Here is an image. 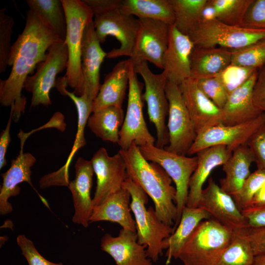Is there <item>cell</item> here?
<instances>
[{"instance_id":"cell-1","label":"cell","mask_w":265,"mask_h":265,"mask_svg":"<svg viewBox=\"0 0 265 265\" xmlns=\"http://www.w3.org/2000/svg\"><path fill=\"white\" fill-rule=\"evenodd\" d=\"M60 41H63L37 14L29 9L27 11L24 28L10 52L11 72L6 80L0 81V104L10 106L14 122L25 112L26 101L22 91L26 78L46 59L49 48Z\"/></svg>"},{"instance_id":"cell-2","label":"cell","mask_w":265,"mask_h":265,"mask_svg":"<svg viewBox=\"0 0 265 265\" xmlns=\"http://www.w3.org/2000/svg\"><path fill=\"white\" fill-rule=\"evenodd\" d=\"M118 153L125 161L128 177L153 200L159 218L168 225H175L178 215L176 189L166 171L158 164L146 160L134 143Z\"/></svg>"},{"instance_id":"cell-3","label":"cell","mask_w":265,"mask_h":265,"mask_svg":"<svg viewBox=\"0 0 265 265\" xmlns=\"http://www.w3.org/2000/svg\"><path fill=\"white\" fill-rule=\"evenodd\" d=\"M93 13V25L100 42L108 36L114 37L120 46L107 53L106 57H130L139 27L138 19L120 10L121 0H83Z\"/></svg>"},{"instance_id":"cell-4","label":"cell","mask_w":265,"mask_h":265,"mask_svg":"<svg viewBox=\"0 0 265 265\" xmlns=\"http://www.w3.org/2000/svg\"><path fill=\"white\" fill-rule=\"evenodd\" d=\"M123 187L131 195L130 207L135 218L138 242L146 247L149 258L156 262L164 249V240L175 229L163 223L158 216L155 208H146L147 194L130 178L128 177Z\"/></svg>"},{"instance_id":"cell-5","label":"cell","mask_w":265,"mask_h":265,"mask_svg":"<svg viewBox=\"0 0 265 265\" xmlns=\"http://www.w3.org/2000/svg\"><path fill=\"white\" fill-rule=\"evenodd\" d=\"M67 23L64 41L67 46L68 59L66 73L59 78L65 86L74 89L78 96L83 95L81 70V50L83 34L86 26L93 20V13L83 0H61Z\"/></svg>"},{"instance_id":"cell-6","label":"cell","mask_w":265,"mask_h":265,"mask_svg":"<svg viewBox=\"0 0 265 265\" xmlns=\"http://www.w3.org/2000/svg\"><path fill=\"white\" fill-rule=\"evenodd\" d=\"M234 231L212 217L203 220L185 242L178 259L184 265H215L230 243Z\"/></svg>"},{"instance_id":"cell-7","label":"cell","mask_w":265,"mask_h":265,"mask_svg":"<svg viewBox=\"0 0 265 265\" xmlns=\"http://www.w3.org/2000/svg\"><path fill=\"white\" fill-rule=\"evenodd\" d=\"M195 47L230 50L245 47L265 38V30L230 26L216 19L201 20L188 34Z\"/></svg>"},{"instance_id":"cell-8","label":"cell","mask_w":265,"mask_h":265,"mask_svg":"<svg viewBox=\"0 0 265 265\" xmlns=\"http://www.w3.org/2000/svg\"><path fill=\"white\" fill-rule=\"evenodd\" d=\"M139 148L143 157L148 161L159 165L175 185L178 212L177 221L174 225L176 229L180 222L182 210L186 205L189 181L196 168L198 157L178 155L158 148L155 145Z\"/></svg>"},{"instance_id":"cell-9","label":"cell","mask_w":265,"mask_h":265,"mask_svg":"<svg viewBox=\"0 0 265 265\" xmlns=\"http://www.w3.org/2000/svg\"><path fill=\"white\" fill-rule=\"evenodd\" d=\"M68 53L64 41L52 45L49 49L46 59L39 63L36 71L26 78L24 88L31 93V107L52 104L50 93L55 87L57 75L66 69Z\"/></svg>"},{"instance_id":"cell-10","label":"cell","mask_w":265,"mask_h":265,"mask_svg":"<svg viewBox=\"0 0 265 265\" xmlns=\"http://www.w3.org/2000/svg\"><path fill=\"white\" fill-rule=\"evenodd\" d=\"M134 69L144 80L145 92L142 94V98L147 103L150 121L154 124L156 129V146L164 148L168 145L169 141L168 129L165 124L169 110L165 91L167 82L165 75L163 72L159 74L153 73L146 61L136 65Z\"/></svg>"},{"instance_id":"cell-11","label":"cell","mask_w":265,"mask_h":265,"mask_svg":"<svg viewBox=\"0 0 265 265\" xmlns=\"http://www.w3.org/2000/svg\"><path fill=\"white\" fill-rule=\"evenodd\" d=\"M131 62L128 103L124 120L120 131L118 145L126 150L134 143L139 147L155 145V138L150 133L143 113V83L137 77Z\"/></svg>"},{"instance_id":"cell-12","label":"cell","mask_w":265,"mask_h":265,"mask_svg":"<svg viewBox=\"0 0 265 265\" xmlns=\"http://www.w3.org/2000/svg\"><path fill=\"white\" fill-rule=\"evenodd\" d=\"M165 91L169 103L167 127L169 141L168 145L164 149L172 153L186 156L197 133L185 105L179 85L167 81Z\"/></svg>"},{"instance_id":"cell-13","label":"cell","mask_w":265,"mask_h":265,"mask_svg":"<svg viewBox=\"0 0 265 265\" xmlns=\"http://www.w3.org/2000/svg\"><path fill=\"white\" fill-rule=\"evenodd\" d=\"M138 19L139 27L129 59L134 67L146 61L162 69L163 57L169 42L170 25L156 20Z\"/></svg>"},{"instance_id":"cell-14","label":"cell","mask_w":265,"mask_h":265,"mask_svg":"<svg viewBox=\"0 0 265 265\" xmlns=\"http://www.w3.org/2000/svg\"><path fill=\"white\" fill-rule=\"evenodd\" d=\"M265 124V113L246 122L235 125H215L197 133L187 155L192 156L205 149L224 145L232 152L246 144L252 134Z\"/></svg>"},{"instance_id":"cell-15","label":"cell","mask_w":265,"mask_h":265,"mask_svg":"<svg viewBox=\"0 0 265 265\" xmlns=\"http://www.w3.org/2000/svg\"><path fill=\"white\" fill-rule=\"evenodd\" d=\"M91 161L97 178L92 199L93 209L108 196L122 188L128 176L125 161L118 152L110 156L106 150L102 147L94 153Z\"/></svg>"},{"instance_id":"cell-16","label":"cell","mask_w":265,"mask_h":265,"mask_svg":"<svg viewBox=\"0 0 265 265\" xmlns=\"http://www.w3.org/2000/svg\"><path fill=\"white\" fill-rule=\"evenodd\" d=\"M198 207L208 212L211 217L234 230L248 227L246 219L233 198L212 178L202 191Z\"/></svg>"},{"instance_id":"cell-17","label":"cell","mask_w":265,"mask_h":265,"mask_svg":"<svg viewBox=\"0 0 265 265\" xmlns=\"http://www.w3.org/2000/svg\"><path fill=\"white\" fill-rule=\"evenodd\" d=\"M179 87L197 133L223 124L222 110L204 93L195 79L190 78Z\"/></svg>"},{"instance_id":"cell-18","label":"cell","mask_w":265,"mask_h":265,"mask_svg":"<svg viewBox=\"0 0 265 265\" xmlns=\"http://www.w3.org/2000/svg\"><path fill=\"white\" fill-rule=\"evenodd\" d=\"M194 47L188 35L173 25L170 26L168 45L163 59L162 69L167 81L179 85L190 78V59Z\"/></svg>"},{"instance_id":"cell-19","label":"cell","mask_w":265,"mask_h":265,"mask_svg":"<svg viewBox=\"0 0 265 265\" xmlns=\"http://www.w3.org/2000/svg\"><path fill=\"white\" fill-rule=\"evenodd\" d=\"M100 44L92 21L84 29L81 50L82 95L92 101H94L99 92L101 86L100 68L107 55V53L103 50Z\"/></svg>"},{"instance_id":"cell-20","label":"cell","mask_w":265,"mask_h":265,"mask_svg":"<svg viewBox=\"0 0 265 265\" xmlns=\"http://www.w3.org/2000/svg\"><path fill=\"white\" fill-rule=\"evenodd\" d=\"M101 248L116 265H152L146 247L138 242L136 232L122 228L116 237L106 234L101 238Z\"/></svg>"},{"instance_id":"cell-21","label":"cell","mask_w":265,"mask_h":265,"mask_svg":"<svg viewBox=\"0 0 265 265\" xmlns=\"http://www.w3.org/2000/svg\"><path fill=\"white\" fill-rule=\"evenodd\" d=\"M75 168V179L68 186L75 209L72 221L87 228L93 211L91 190L94 172L91 160L82 157L78 158Z\"/></svg>"},{"instance_id":"cell-22","label":"cell","mask_w":265,"mask_h":265,"mask_svg":"<svg viewBox=\"0 0 265 265\" xmlns=\"http://www.w3.org/2000/svg\"><path fill=\"white\" fill-rule=\"evenodd\" d=\"M60 93L69 97L74 103L78 113L77 132L72 149L64 165L57 171L51 173L43 177V181L47 187L52 186H68L69 182V169L75 154L80 149L84 146L86 140L84 130L88 119L92 112L93 101L82 95L78 96L73 92L63 88Z\"/></svg>"},{"instance_id":"cell-23","label":"cell","mask_w":265,"mask_h":265,"mask_svg":"<svg viewBox=\"0 0 265 265\" xmlns=\"http://www.w3.org/2000/svg\"><path fill=\"white\" fill-rule=\"evenodd\" d=\"M24 142V140H21L19 154L15 159L12 160L10 168L1 175L2 183L0 190V214L1 215L12 212L8 199L19 194L20 188L18 185L20 184L27 182L34 189L31 180V168L36 159L31 153L23 152Z\"/></svg>"},{"instance_id":"cell-24","label":"cell","mask_w":265,"mask_h":265,"mask_svg":"<svg viewBox=\"0 0 265 265\" xmlns=\"http://www.w3.org/2000/svg\"><path fill=\"white\" fill-rule=\"evenodd\" d=\"M258 70L229 94L226 104L221 109L223 124L235 125L242 124L256 118L263 113L256 106L253 99Z\"/></svg>"},{"instance_id":"cell-25","label":"cell","mask_w":265,"mask_h":265,"mask_svg":"<svg viewBox=\"0 0 265 265\" xmlns=\"http://www.w3.org/2000/svg\"><path fill=\"white\" fill-rule=\"evenodd\" d=\"M232 153L226 146L217 145L205 149L196 154L198 162L190 179L186 206L198 207L206 181L212 170L216 167L222 165L231 156Z\"/></svg>"},{"instance_id":"cell-26","label":"cell","mask_w":265,"mask_h":265,"mask_svg":"<svg viewBox=\"0 0 265 265\" xmlns=\"http://www.w3.org/2000/svg\"><path fill=\"white\" fill-rule=\"evenodd\" d=\"M129 59L118 62L105 78L93 103L92 113L108 106L122 107L129 81Z\"/></svg>"},{"instance_id":"cell-27","label":"cell","mask_w":265,"mask_h":265,"mask_svg":"<svg viewBox=\"0 0 265 265\" xmlns=\"http://www.w3.org/2000/svg\"><path fill=\"white\" fill-rule=\"evenodd\" d=\"M130 198L129 192L123 187L111 194L93 208L89 223L109 221L136 232L135 222L131 212Z\"/></svg>"},{"instance_id":"cell-28","label":"cell","mask_w":265,"mask_h":265,"mask_svg":"<svg viewBox=\"0 0 265 265\" xmlns=\"http://www.w3.org/2000/svg\"><path fill=\"white\" fill-rule=\"evenodd\" d=\"M232 50L221 47H194L190 59L191 78L216 76L231 63Z\"/></svg>"},{"instance_id":"cell-29","label":"cell","mask_w":265,"mask_h":265,"mask_svg":"<svg viewBox=\"0 0 265 265\" xmlns=\"http://www.w3.org/2000/svg\"><path fill=\"white\" fill-rule=\"evenodd\" d=\"M254 162L253 155L246 144L236 149L222 165L225 176L220 180L221 189L233 198L237 195L250 175V167Z\"/></svg>"},{"instance_id":"cell-30","label":"cell","mask_w":265,"mask_h":265,"mask_svg":"<svg viewBox=\"0 0 265 265\" xmlns=\"http://www.w3.org/2000/svg\"><path fill=\"white\" fill-rule=\"evenodd\" d=\"M211 218L210 214L201 207L185 206L182 212L180 222L173 234L164 241L166 265L173 258L177 259L185 242L202 221Z\"/></svg>"},{"instance_id":"cell-31","label":"cell","mask_w":265,"mask_h":265,"mask_svg":"<svg viewBox=\"0 0 265 265\" xmlns=\"http://www.w3.org/2000/svg\"><path fill=\"white\" fill-rule=\"evenodd\" d=\"M124 118L122 107L108 106L93 112L87 124L97 137L104 141L118 144Z\"/></svg>"},{"instance_id":"cell-32","label":"cell","mask_w":265,"mask_h":265,"mask_svg":"<svg viewBox=\"0 0 265 265\" xmlns=\"http://www.w3.org/2000/svg\"><path fill=\"white\" fill-rule=\"evenodd\" d=\"M120 10L137 19L158 20L170 26L175 22L174 12L168 0H122Z\"/></svg>"},{"instance_id":"cell-33","label":"cell","mask_w":265,"mask_h":265,"mask_svg":"<svg viewBox=\"0 0 265 265\" xmlns=\"http://www.w3.org/2000/svg\"><path fill=\"white\" fill-rule=\"evenodd\" d=\"M255 255L248 227L234 231L232 240L215 265H252Z\"/></svg>"},{"instance_id":"cell-34","label":"cell","mask_w":265,"mask_h":265,"mask_svg":"<svg viewBox=\"0 0 265 265\" xmlns=\"http://www.w3.org/2000/svg\"><path fill=\"white\" fill-rule=\"evenodd\" d=\"M26 2L29 10L37 14L64 41L67 23L61 0H26Z\"/></svg>"},{"instance_id":"cell-35","label":"cell","mask_w":265,"mask_h":265,"mask_svg":"<svg viewBox=\"0 0 265 265\" xmlns=\"http://www.w3.org/2000/svg\"><path fill=\"white\" fill-rule=\"evenodd\" d=\"M208 0H168L175 17L174 26L187 35L202 20L203 10Z\"/></svg>"},{"instance_id":"cell-36","label":"cell","mask_w":265,"mask_h":265,"mask_svg":"<svg viewBox=\"0 0 265 265\" xmlns=\"http://www.w3.org/2000/svg\"><path fill=\"white\" fill-rule=\"evenodd\" d=\"M214 8L215 19L224 24L241 26L253 0H209Z\"/></svg>"},{"instance_id":"cell-37","label":"cell","mask_w":265,"mask_h":265,"mask_svg":"<svg viewBox=\"0 0 265 265\" xmlns=\"http://www.w3.org/2000/svg\"><path fill=\"white\" fill-rule=\"evenodd\" d=\"M232 52L231 64L257 69L265 65V38Z\"/></svg>"},{"instance_id":"cell-38","label":"cell","mask_w":265,"mask_h":265,"mask_svg":"<svg viewBox=\"0 0 265 265\" xmlns=\"http://www.w3.org/2000/svg\"><path fill=\"white\" fill-rule=\"evenodd\" d=\"M265 185V170L257 169L244 182L238 194L233 199L241 211L248 208L256 193Z\"/></svg>"},{"instance_id":"cell-39","label":"cell","mask_w":265,"mask_h":265,"mask_svg":"<svg viewBox=\"0 0 265 265\" xmlns=\"http://www.w3.org/2000/svg\"><path fill=\"white\" fill-rule=\"evenodd\" d=\"M6 8L0 10V73L4 72L8 66L12 45L11 35L14 24L13 18L6 13Z\"/></svg>"},{"instance_id":"cell-40","label":"cell","mask_w":265,"mask_h":265,"mask_svg":"<svg viewBox=\"0 0 265 265\" xmlns=\"http://www.w3.org/2000/svg\"><path fill=\"white\" fill-rule=\"evenodd\" d=\"M257 70L231 64L216 77L223 83L230 94L244 83Z\"/></svg>"},{"instance_id":"cell-41","label":"cell","mask_w":265,"mask_h":265,"mask_svg":"<svg viewBox=\"0 0 265 265\" xmlns=\"http://www.w3.org/2000/svg\"><path fill=\"white\" fill-rule=\"evenodd\" d=\"M204 93L219 108L223 107L229 93L217 77L196 80Z\"/></svg>"},{"instance_id":"cell-42","label":"cell","mask_w":265,"mask_h":265,"mask_svg":"<svg viewBox=\"0 0 265 265\" xmlns=\"http://www.w3.org/2000/svg\"><path fill=\"white\" fill-rule=\"evenodd\" d=\"M241 26L265 30V0H253Z\"/></svg>"},{"instance_id":"cell-43","label":"cell","mask_w":265,"mask_h":265,"mask_svg":"<svg viewBox=\"0 0 265 265\" xmlns=\"http://www.w3.org/2000/svg\"><path fill=\"white\" fill-rule=\"evenodd\" d=\"M246 144L253 155L257 169L265 170V124L252 134Z\"/></svg>"},{"instance_id":"cell-44","label":"cell","mask_w":265,"mask_h":265,"mask_svg":"<svg viewBox=\"0 0 265 265\" xmlns=\"http://www.w3.org/2000/svg\"><path fill=\"white\" fill-rule=\"evenodd\" d=\"M17 242L28 265H63L61 263H54L44 258L36 249L32 241L24 235L17 237Z\"/></svg>"},{"instance_id":"cell-45","label":"cell","mask_w":265,"mask_h":265,"mask_svg":"<svg viewBox=\"0 0 265 265\" xmlns=\"http://www.w3.org/2000/svg\"><path fill=\"white\" fill-rule=\"evenodd\" d=\"M253 102L257 107L265 113V65L258 70L253 91Z\"/></svg>"},{"instance_id":"cell-46","label":"cell","mask_w":265,"mask_h":265,"mask_svg":"<svg viewBox=\"0 0 265 265\" xmlns=\"http://www.w3.org/2000/svg\"><path fill=\"white\" fill-rule=\"evenodd\" d=\"M249 228L265 227V205L249 207L241 211Z\"/></svg>"},{"instance_id":"cell-47","label":"cell","mask_w":265,"mask_h":265,"mask_svg":"<svg viewBox=\"0 0 265 265\" xmlns=\"http://www.w3.org/2000/svg\"><path fill=\"white\" fill-rule=\"evenodd\" d=\"M248 231L255 255L265 254V227H248Z\"/></svg>"},{"instance_id":"cell-48","label":"cell","mask_w":265,"mask_h":265,"mask_svg":"<svg viewBox=\"0 0 265 265\" xmlns=\"http://www.w3.org/2000/svg\"><path fill=\"white\" fill-rule=\"evenodd\" d=\"M13 112L10 110V115L6 127L0 135V169L7 164L5 156L7 150L11 141L10 134V126L12 119Z\"/></svg>"},{"instance_id":"cell-49","label":"cell","mask_w":265,"mask_h":265,"mask_svg":"<svg viewBox=\"0 0 265 265\" xmlns=\"http://www.w3.org/2000/svg\"><path fill=\"white\" fill-rule=\"evenodd\" d=\"M264 205H265V185L254 196L250 207Z\"/></svg>"},{"instance_id":"cell-50","label":"cell","mask_w":265,"mask_h":265,"mask_svg":"<svg viewBox=\"0 0 265 265\" xmlns=\"http://www.w3.org/2000/svg\"><path fill=\"white\" fill-rule=\"evenodd\" d=\"M252 265H265V254L256 255Z\"/></svg>"}]
</instances>
